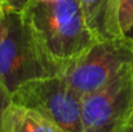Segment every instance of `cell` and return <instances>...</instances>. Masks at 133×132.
Returning <instances> with one entry per match:
<instances>
[{"label": "cell", "instance_id": "obj_1", "mask_svg": "<svg viewBox=\"0 0 133 132\" xmlns=\"http://www.w3.org/2000/svg\"><path fill=\"white\" fill-rule=\"evenodd\" d=\"M22 14L61 74L97 42L78 0H31Z\"/></svg>", "mask_w": 133, "mask_h": 132}, {"label": "cell", "instance_id": "obj_2", "mask_svg": "<svg viewBox=\"0 0 133 132\" xmlns=\"http://www.w3.org/2000/svg\"><path fill=\"white\" fill-rule=\"evenodd\" d=\"M6 30L0 42V83L13 93L22 84L61 75L46 57L22 13L5 10Z\"/></svg>", "mask_w": 133, "mask_h": 132}, {"label": "cell", "instance_id": "obj_3", "mask_svg": "<svg viewBox=\"0 0 133 132\" xmlns=\"http://www.w3.org/2000/svg\"><path fill=\"white\" fill-rule=\"evenodd\" d=\"M133 64V43L127 38L98 40L61 74L79 95H89Z\"/></svg>", "mask_w": 133, "mask_h": 132}, {"label": "cell", "instance_id": "obj_4", "mask_svg": "<svg viewBox=\"0 0 133 132\" xmlns=\"http://www.w3.org/2000/svg\"><path fill=\"white\" fill-rule=\"evenodd\" d=\"M82 98L62 75L27 82L12 96L14 104L39 111L66 132H83Z\"/></svg>", "mask_w": 133, "mask_h": 132}, {"label": "cell", "instance_id": "obj_5", "mask_svg": "<svg viewBox=\"0 0 133 132\" xmlns=\"http://www.w3.org/2000/svg\"><path fill=\"white\" fill-rule=\"evenodd\" d=\"M133 115V64L102 88L83 96V132H125Z\"/></svg>", "mask_w": 133, "mask_h": 132}, {"label": "cell", "instance_id": "obj_6", "mask_svg": "<svg viewBox=\"0 0 133 132\" xmlns=\"http://www.w3.org/2000/svg\"><path fill=\"white\" fill-rule=\"evenodd\" d=\"M89 30L98 40L122 38L119 0H78Z\"/></svg>", "mask_w": 133, "mask_h": 132}, {"label": "cell", "instance_id": "obj_7", "mask_svg": "<svg viewBox=\"0 0 133 132\" xmlns=\"http://www.w3.org/2000/svg\"><path fill=\"white\" fill-rule=\"evenodd\" d=\"M1 132H66L36 110L12 105L5 111Z\"/></svg>", "mask_w": 133, "mask_h": 132}, {"label": "cell", "instance_id": "obj_8", "mask_svg": "<svg viewBox=\"0 0 133 132\" xmlns=\"http://www.w3.org/2000/svg\"><path fill=\"white\" fill-rule=\"evenodd\" d=\"M119 26L125 38L133 27V0H119Z\"/></svg>", "mask_w": 133, "mask_h": 132}, {"label": "cell", "instance_id": "obj_9", "mask_svg": "<svg viewBox=\"0 0 133 132\" xmlns=\"http://www.w3.org/2000/svg\"><path fill=\"white\" fill-rule=\"evenodd\" d=\"M12 102H13L12 101V95L0 83V132H1V126H3V119H4L5 111L12 105Z\"/></svg>", "mask_w": 133, "mask_h": 132}, {"label": "cell", "instance_id": "obj_10", "mask_svg": "<svg viewBox=\"0 0 133 132\" xmlns=\"http://www.w3.org/2000/svg\"><path fill=\"white\" fill-rule=\"evenodd\" d=\"M0 1H1L4 10L22 13L31 0H0Z\"/></svg>", "mask_w": 133, "mask_h": 132}, {"label": "cell", "instance_id": "obj_11", "mask_svg": "<svg viewBox=\"0 0 133 132\" xmlns=\"http://www.w3.org/2000/svg\"><path fill=\"white\" fill-rule=\"evenodd\" d=\"M5 30H6V17H5V10H3L0 13V42L4 38Z\"/></svg>", "mask_w": 133, "mask_h": 132}, {"label": "cell", "instance_id": "obj_12", "mask_svg": "<svg viewBox=\"0 0 133 132\" xmlns=\"http://www.w3.org/2000/svg\"><path fill=\"white\" fill-rule=\"evenodd\" d=\"M125 38H127V39H128L129 42H132V43H133V27L131 29V31H129V33H128L127 35H125Z\"/></svg>", "mask_w": 133, "mask_h": 132}, {"label": "cell", "instance_id": "obj_13", "mask_svg": "<svg viewBox=\"0 0 133 132\" xmlns=\"http://www.w3.org/2000/svg\"><path fill=\"white\" fill-rule=\"evenodd\" d=\"M125 132H133V127H128V130Z\"/></svg>", "mask_w": 133, "mask_h": 132}, {"label": "cell", "instance_id": "obj_14", "mask_svg": "<svg viewBox=\"0 0 133 132\" xmlns=\"http://www.w3.org/2000/svg\"><path fill=\"white\" fill-rule=\"evenodd\" d=\"M129 127H133V115H132V119H131V124H129Z\"/></svg>", "mask_w": 133, "mask_h": 132}, {"label": "cell", "instance_id": "obj_15", "mask_svg": "<svg viewBox=\"0 0 133 132\" xmlns=\"http://www.w3.org/2000/svg\"><path fill=\"white\" fill-rule=\"evenodd\" d=\"M3 10H4V9H3V5H1V1H0V13H1Z\"/></svg>", "mask_w": 133, "mask_h": 132}, {"label": "cell", "instance_id": "obj_16", "mask_svg": "<svg viewBox=\"0 0 133 132\" xmlns=\"http://www.w3.org/2000/svg\"><path fill=\"white\" fill-rule=\"evenodd\" d=\"M44 1H54V0H44Z\"/></svg>", "mask_w": 133, "mask_h": 132}]
</instances>
